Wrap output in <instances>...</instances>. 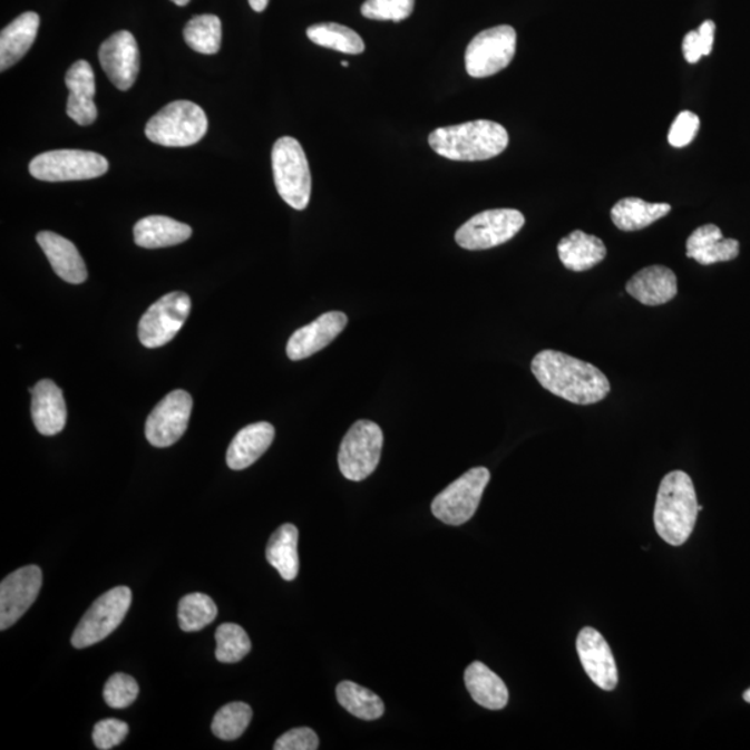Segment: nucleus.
<instances>
[{"label":"nucleus","instance_id":"nucleus-1","mask_svg":"<svg viewBox=\"0 0 750 750\" xmlns=\"http://www.w3.org/2000/svg\"><path fill=\"white\" fill-rule=\"evenodd\" d=\"M532 370L546 391L575 405L601 402L611 392V382L600 369L566 353L539 352Z\"/></svg>","mask_w":750,"mask_h":750},{"label":"nucleus","instance_id":"nucleus-2","mask_svg":"<svg viewBox=\"0 0 750 750\" xmlns=\"http://www.w3.org/2000/svg\"><path fill=\"white\" fill-rule=\"evenodd\" d=\"M428 144L449 160L479 162L500 155L509 145V134L498 123L476 120L437 128L428 137Z\"/></svg>","mask_w":750,"mask_h":750},{"label":"nucleus","instance_id":"nucleus-3","mask_svg":"<svg viewBox=\"0 0 750 750\" xmlns=\"http://www.w3.org/2000/svg\"><path fill=\"white\" fill-rule=\"evenodd\" d=\"M699 512L691 477L680 470L664 476L653 515L660 538L673 546L684 545L695 528Z\"/></svg>","mask_w":750,"mask_h":750},{"label":"nucleus","instance_id":"nucleus-4","mask_svg":"<svg viewBox=\"0 0 750 750\" xmlns=\"http://www.w3.org/2000/svg\"><path fill=\"white\" fill-rule=\"evenodd\" d=\"M207 117L201 106L188 100L172 101L150 117L145 134L152 143L167 148H187L205 137Z\"/></svg>","mask_w":750,"mask_h":750},{"label":"nucleus","instance_id":"nucleus-5","mask_svg":"<svg viewBox=\"0 0 750 750\" xmlns=\"http://www.w3.org/2000/svg\"><path fill=\"white\" fill-rule=\"evenodd\" d=\"M275 188L282 201L296 211L306 208L312 195V174L306 154L295 138L282 137L273 146Z\"/></svg>","mask_w":750,"mask_h":750},{"label":"nucleus","instance_id":"nucleus-6","mask_svg":"<svg viewBox=\"0 0 750 750\" xmlns=\"http://www.w3.org/2000/svg\"><path fill=\"white\" fill-rule=\"evenodd\" d=\"M109 171L106 157L89 150L61 149L33 157L30 173L39 182H82L104 176Z\"/></svg>","mask_w":750,"mask_h":750},{"label":"nucleus","instance_id":"nucleus-7","mask_svg":"<svg viewBox=\"0 0 750 750\" xmlns=\"http://www.w3.org/2000/svg\"><path fill=\"white\" fill-rule=\"evenodd\" d=\"M133 602V592L128 586H116L98 597L84 614L71 636L77 650L92 646L104 641L123 623Z\"/></svg>","mask_w":750,"mask_h":750},{"label":"nucleus","instance_id":"nucleus-8","mask_svg":"<svg viewBox=\"0 0 750 750\" xmlns=\"http://www.w3.org/2000/svg\"><path fill=\"white\" fill-rule=\"evenodd\" d=\"M383 434L380 426L370 420H359L343 437L338 465L342 476L351 481H363L380 464Z\"/></svg>","mask_w":750,"mask_h":750},{"label":"nucleus","instance_id":"nucleus-9","mask_svg":"<svg viewBox=\"0 0 750 750\" xmlns=\"http://www.w3.org/2000/svg\"><path fill=\"white\" fill-rule=\"evenodd\" d=\"M526 218L516 208H494L471 217L456 231L455 240L467 251H485L506 244L520 233Z\"/></svg>","mask_w":750,"mask_h":750},{"label":"nucleus","instance_id":"nucleus-10","mask_svg":"<svg viewBox=\"0 0 750 750\" xmlns=\"http://www.w3.org/2000/svg\"><path fill=\"white\" fill-rule=\"evenodd\" d=\"M490 473L485 467H476L456 479L434 499L432 515L448 526H461L476 515Z\"/></svg>","mask_w":750,"mask_h":750},{"label":"nucleus","instance_id":"nucleus-11","mask_svg":"<svg viewBox=\"0 0 750 750\" xmlns=\"http://www.w3.org/2000/svg\"><path fill=\"white\" fill-rule=\"evenodd\" d=\"M517 33L510 26L479 32L466 50V70L474 78L495 76L512 64L516 55Z\"/></svg>","mask_w":750,"mask_h":750},{"label":"nucleus","instance_id":"nucleus-12","mask_svg":"<svg viewBox=\"0 0 750 750\" xmlns=\"http://www.w3.org/2000/svg\"><path fill=\"white\" fill-rule=\"evenodd\" d=\"M191 306L187 293L172 292L162 296L139 320V341L150 349L166 345L183 329L191 313Z\"/></svg>","mask_w":750,"mask_h":750},{"label":"nucleus","instance_id":"nucleus-13","mask_svg":"<svg viewBox=\"0 0 750 750\" xmlns=\"http://www.w3.org/2000/svg\"><path fill=\"white\" fill-rule=\"evenodd\" d=\"M191 395L177 389L157 403L146 420V439L156 448H167L182 439L187 431L192 413Z\"/></svg>","mask_w":750,"mask_h":750},{"label":"nucleus","instance_id":"nucleus-14","mask_svg":"<svg viewBox=\"0 0 750 750\" xmlns=\"http://www.w3.org/2000/svg\"><path fill=\"white\" fill-rule=\"evenodd\" d=\"M42 586V572L38 566L16 569L0 584V629L8 630L19 622L37 601Z\"/></svg>","mask_w":750,"mask_h":750},{"label":"nucleus","instance_id":"nucleus-15","mask_svg":"<svg viewBox=\"0 0 750 750\" xmlns=\"http://www.w3.org/2000/svg\"><path fill=\"white\" fill-rule=\"evenodd\" d=\"M99 61L113 86L128 91L139 75V49L133 33L118 31L107 38L100 45Z\"/></svg>","mask_w":750,"mask_h":750},{"label":"nucleus","instance_id":"nucleus-16","mask_svg":"<svg viewBox=\"0 0 750 750\" xmlns=\"http://www.w3.org/2000/svg\"><path fill=\"white\" fill-rule=\"evenodd\" d=\"M577 652L585 673L595 682V685L603 691H613L617 686V665L614 662L611 646L600 631L591 627L581 630Z\"/></svg>","mask_w":750,"mask_h":750},{"label":"nucleus","instance_id":"nucleus-17","mask_svg":"<svg viewBox=\"0 0 750 750\" xmlns=\"http://www.w3.org/2000/svg\"><path fill=\"white\" fill-rule=\"evenodd\" d=\"M348 324V318L342 312L321 314L313 323L293 332L286 345V354L291 360H303L323 351Z\"/></svg>","mask_w":750,"mask_h":750},{"label":"nucleus","instance_id":"nucleus-18","mask_svg":"<svg viewBox=\"0 0 750 750\" xmlns=\"http://www.w3.org/2000/svg\"><path fill=\"white\" fill-rule=\"evenodd\" d=\"M66 86L70 89L67 100V115L78 126L87 127L95 123L98 109L94 101L96 92L95 72L87 60H78L66 75Z\"/></svg>","mask_w":750,"mask_h":750},{"label":"nucleus","instance_id":"nucleus-19","mask_svg":"<svg viewBox=\"0 0 750 750\" xmlns=\"http://www.w3.org/2000/svg\"><path fill=\"white\" fill-rule=\"evenodd\" d=\"M31 415L33 425L42 436H56L64 431L67 408L64 392L52 380H42L31 389Z\"/></svg>","mask_w":750,"mask_h":750},{"label":"nucleus","instance_id":"nucleus-20","mask_svg":"<svg viewBox=\"0 0 750 750\" xmlns=\"http://www.w3.org/2000/svg\"><path fill=\"white\" fill-rule=\"evenodd\" d=\"M37 241L61 280L76 285L87 281L86 263L71 241L52 231H42L37 235Z\"/></svg>","mask_w":750,"mask_h":750},{"label":"nucleus","instance_id":"nucleus-21","mask_svg":"<svg viewBox=\"0 0 750 750\" xmlns=\"http://www.w3.org/2000/svg\"><path fill=\"white\" fill-rule=\"evenodd\" d=\"M625 290L646 306H660V304L673 301L676 296L679 281L673 270L665 266H651L633 275V279L625 285Z\"/></svg>","mask_w":750,"mask_h":750},{"label":"nucleus","instance_id":"nucleus-22","mask_svg":"<svg viewBox=\"0 0 750 750\" xmlns=\"http://www.w3.org/2000/svg\"><path fill=\"white\" fill-rule=\"evenodd\" d=\"M740 255V242L724 238L714 224L702 225L686 241V256L702 266L720 262H730Z\"/></svg>","mask_w":750,"mask_h":750},{"label":"nucleus","instance_id":"nucleus-23","mask_svg":"<svg viewBox=\"0 0 750 750\" xmlns=\"http://www.w3.org/2000/svg\"><path fill=\"white\" fill-rule=\"evenodd\" d=\"M274 437V427L266 421L255 422V425L242 428L227 450L230 469L245 470L256 464L267 452Z\"/></svg>","mask_w":750,"mask_h":750},{"label":"nucleus","instance_id":"nucleus-24","mask_svg":"<svg viewBox=\"0 0 750 750\" xmlns=\"http://www.w3.org/2000/svg\"><path fill=\"white\" fill-rule=\"evenodd\" d=\"M39 16L27 11L4 27L0 33V70L6 71L20 61L36 42Z\"/></svg>","mask_w":750,"mask_h":750},{"label":"nucleus","instance_id":"nucleus-25","mask_svg":"<svg viewBox=\"0 0 750 750\" xmlns=\"http://www.w3.org/2000/svg\"><path fill=\"white\" fill-rule=\"evenodd\" d=\"M557 253H559L564 267L581 273L603 262V259L607 255V250L597 236L575 230L559 242Z\"/></svg>","mask_w":750,"mask_h":750},{"label":"nucleus","instance_id":"nucleus-26","mask_svg":"<svg viewBox=\"0 0 750 750\" xmlns=\"http://www.w3.org/2000/svg\"><path fill=\"white\" fill-rule=\"evenodd\" d=\"M191 235L192 228L188 224L166 216L145 217L134 227L135 244L145 250L176 246L188 241Z\"/></svg>","mask_w":750,"mask_h":750},{"label":"nucleus","instance_id":"nucleus-27","mask_svg":"<svg viewBox=\"0 0 750 750\" xmlns=\"http://www.w3.org/2000/svg\"><path fill=\"white\" fill-rule=\"evenodd\" d=\"M467 691L474 702L489 710H501L509 702V691L499 675L481 662H474L465 673Z\"/></svg>","mask_w":750,"mask_h":750},{"label":"nucleus","instance_id":"nucleus-28","mask_svg":"<svg viewBox=\"0 0 750 750\" xmlns=\"http://www.w3.org/2000/svg\"><path fill=\"white\" fill-rule=\"evenodd\" d=\"M668 203H647L640 197H624L612 208L614 225L622 231H640L669 214Z\"/></svg>","mask_w":750,"mask_h":750},{"label":"nucleus","instance_id":"nucleus-29","mask_svg":"<svg viewBox=\"0 0 750 750\" xmlns=\"http://www.w3.org/2000/svg\"><path fill=\"white\" fill-rule=\"evenodd\" d=\"M298 528L293 524H284L272 535L267 544L266 559L285 581L298 577Z\"/></svg>","mask_w":750,"mask_h":750},{"label":"nucleus","instance_id":"nucleus-30","mask_svg":"<svg viewBox=\"0 0 750 750\" xmlns=\"http://www.w3.org/2000/svg\"><path fill=\"white\" fill-rule=\"evenodd\" d=\"M310 41L319 47L337 50L347 55H360L364 52L366 45L362 37L352 28L337 25V22H321L308 28Z\"/></svg>","mask_w":750,"mask_h":750},{"label":"nucleus","instance_id":"nucleus-31","mask_svg":"<svg viewBox=\"0 0 750 750\" xmlns=\"http://www.w3.org/2000/svg\"><path fill=\"white\" fill-rule=\"evenodd\" d=\"M337 699L347 712L366 721L380 719L386 712L380 697L352 681H343L337 686Z\"/></svg>","mask_w":750,"mask_h":750},{"label":"nucleus","instance_id":"nucleus-32","mask_svg":"<svg viewBox=\"0 0 750 750\" xmlns=\"http://www.w3.org/2000/svg\"><path fill=\"white\" fill-rule=\"evenodd\" d=\"M222 21L214 14L192 17L184 28V39L197 53L214 55L222 47Z\"/></svg>","mask_w":750,"mask_h":750},{"label":"nucleus","instance_id":"nucleus-33","mask_svg":"<svg viewBox=\"0 0 750 750\" xmlns=\"http://www.w3.org/2000/svg\"><path fill=\"white\" fill-rule=\"evenodd\" d=\"M217 614V605L211 596L201 592L185 595L178 605L179 629L185 633H196L212 624Z\"/></svg>","mask_w":750,"mask_h":750},{"label":"nucleus","instance_id":"nucleus-34","mask_svg":"<svg viewBox=\"0 0 750 750\" xmlns=\"http://www.w3.org/2000/svg\"><path fill=\"white\" fill-rule=\"evenodd\" d=\"M253 718L250 704L233 702L225 704L214 715L212 723L213 734L223 741H234L244 734Z\"/></svg>","mask_w":750,"mask_h":750},{"label":"nucleus","instance_id":"nucleus-35","mask_svg":"<svg viewBox=\"0 0 750 750\" xmlns=\"http://www.w3.org/2000/svg\"><path fill=\"white\" fill-rule=\"evenodd\" d=\"M216 658L220 663H238L250 655L252 642L238 624L225 623L216 631Z\"/></svg>","mask_w":750,"mask_h":750},{"label":"nucleus","instance_id":"nucleus-36","mask_svg":"<svg viewBox=\"0 0 750 750\" xmlns=\"http://www.w3.org/2000/svg\"><path fill=\"white\" fill-rule=\"evenodd\" d=\"M416 0H366L362 14L378 21H403L413 13Z\"/></svg>","mask_w":750,"mask_h":750},{"label":"nucleus","instance_id":"nucleus-37","mask_svg":"<svg viewBox=\"0 0 750 750\" xmlns=\"http://www.w3.org/2000/svg\"><path fill=\"white\" fill-rule=\"evenodd\" d=\"M139 686L132 675L117 673L106 682L104 698L113 709H126L137 701Z\"/></svg>","mask_w":750,"mask_h":750},{"label":"nucleus","instance_id":"nucleus-38","mask_svg":"<svg viewBox=\"0 0 750 750\" xmlns=\"http://www.w3.org/2000/svg\"><path fill=\"white\" fill-rule=\"evenodd\" d=\"M128 724L117 719L100 720L95 725L92 740L95 747L100 750H109L126 740L128 736Z\"/></svg>","mask_w":750,"mask_h":750},{"label":"nucleus","instance_id":"nucleus-39","mask_svg":"<svg viewBox=\"0 0 750 750\" xmlns=\"http://www.w3.org/2000/svg\"><path fill=\"white\" fill-rule=\"evenodd\" d=\"M701 120L692 111H681L670 128L669 143L674 148H684L695 139Z\"/></svg>","mask_w":750,"mask_h":750},{"label":"nucleus","instance_id":"nucleus-40","mask_svg":"<svg viewBox=\"0 0 750 750\" xmlns=\"http://www.w3.org/2000/svg\"><path fill=\"white\" fill-rule=\"evenodd\" d=\"M275 750H315L319 749V737L312 729L301 727L281 736L275 742Z\"/></svg>","mask_w":750,"mask_h":750},{"label":"nucleus","instance_id":"nucleus-41","mask_svg":"<svg viewBox=\"0 0 750 750\" xmlns=\"http://www.w3.org/2000/svg\"><path fill=\"white\" fill-rule=\"evenodd\" d=\"M682 53H684L688 64H698L703 56H707L698 30L686 33L684 42H682Z\"/></svg>","mask_w":750,"mask_h":750},{"label":"nucleus","instance_id":"nucleus-42","mask_svg":"<svg viewBox=\"0 0 750 750\" xmlns=\"http://www.w3.org/2000/svg\"><path fill=\"white\" fill-rule=\"evenodd\" d=\"M699 37L704 48V55L709 56L712 53L713 42H714V32L715 25L712 20H707L701 27L698 28Z\"/></svg>","mask_w":750,"mask_h":750},{"label":"nucleus","instance_id":"nucleus-43","mask_svg":"<svg viewBox=\"0 0 750 750\" xmlns=\"http://www.w3.org/2000/svg\"><path fill=\"white\" fill-rule=\"evenodd\" d=\"M269 2L270 0H250L251 8L259 11V13L266 10Z\"/></svg>","mask_w":750,"mask_h":750},{"label":"nucleus","instance_id":"nucleus-44","mask_svg":"<svg viewBox=\"0 0 750 750\" xmlns=\"http://www.w3.org/2000/svg\"><path fill=\"white\" fill-rule=\"evenodd\" d=\"M172 2L177 6H187L191 0H172Z\"/></svg>","mask_w":750,"mask_h":750},{"label":"nucleus","instance_id":"nucleus-45","mask_svg":"<svg viewBox=\"0 0 750 750\" xmlns=\"http://www.w3.org/2000/svg\"><path fill=\"white\" fill-rule=\"evenodd\" d=\"M743 699H746V701L750 703V688L746 693H743Z\"/></svg>","mask_w":750,"mask_h":750},{"label":"nucleus","instance_id":"nucleus-46","mask_svg":"<svg viewBox=\"0 0 750 750\" xmlns=\"http://www.w3.org/2000/svg\"><path fill=\"white\" fill-rule=\"evenodd\" d=\"M341 65H342V67H349V64H348V61H342V64H341Z\"/></svg>","mask_w":750,"mask_h":750}]
</instances>
